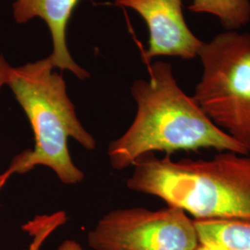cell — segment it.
Returning <instances> with one entry per match:
<instances>
[{"label": "cell", "instance_id": "6da1fadb", "mask_svg": "<svg viewBox=\"0 0 250 250\" xmlns=\"http://www.w3.org/2000/svg\"><path fill=\"white\" fill-rule=\"evenodd\" d=\"M148 79L133 83L136 114L128 130L107 147L112 168L124 170L146 154L178 151L247 153L206 116L193 97L180 87L170 63L147 65Z\"/></svg>", "mask_w": 250, "mask_h": 250}, {"label": "cell", "instance_id": "7a4b0ae2", "mask_svg": "<svg viewBox=\"0 0 250 250\" xmlns=\"http://www.w3.org/2000/svg\"><path fill=\"white\" fill-rule=\"evenodd\" d=\"M129 189L159 197L194 220L250 222V154L219 152L209 160L173 161L154 153L134 161Z\"/></svg>", "mask_w": 250, "mask_h": 250}, {"label": "cell", "instance_id": "3957f363", "mask_svg": "<svg viewBox=\"0 0 250 250\" xmlns=\"http://www.w3.org/2000/svg\"><path fill=\"white\" fill-rule=\"evenodd\" d=\"M49 56L36 62L10 67L6 84L31 124L35 146L17 155L5 172L0 174V191L9 177L23 174L37 166L53 170L66 185L83 180V173L73 163L68 148L72 137L85 149L96 148V140L83 128L69 99L66 83L53 72Z\"/></svg>", "mask_w": 250, "mask_h": 250}, {"label": "cell", "instance_id": "277c9868", "mask_svg": "<svg viewBox=\"0 0 250 250\" xmlns=\"http://www.w3.org/2000/svg\"><path fill=\"white\" fill-rule=\"evenodd\" d=\"M193 99L213 124L250 154V34L226 31L202 45Z\"/></svg>", "mask_w": 250, "mask_h": 250}, {"label": "cell", "instance_id": "5b68a950", "mask_svg": "<svg viewBox=\"0 0 250 250\" xmlns=\"http://www.w3.org/2000/svg\"><path fill=\"white\" fill-rule=\"evenodd\" d=\"M88 244L95 250H195L199 242L194 220L167 206L112 210L88 233Z\"/></svg>", "mask_w": 250, "mask_h": 250}, {"label": "cell", "instance_id": "8992f818", "mask_svg": "<svg viewBox=\"0 0 250 250\" xmlns=\"http://www.w3.org/2000/svg\"><path fill=\"white\" fill-rule=\"evenodd\" d=\"M118 7L134 9L146 21L148 47L143 53L147 65L156 57L193 60L204 44L188 27L182 0H114Z\"/></svg>", "mask_w": 250, "mask_h": 250}, {"label": "cell", "instance_id": "52a82bcc", "mask_svg": "<svg viewBox=\"0 0 250 250\" xmlns=\"http://www.w3.org/2000/svg\"><path fill=\"white\" fill-rule=\"evenodd\" d=\"M80 0H16L13 5V17L19 24L32 19L41 18L48 27L53 51L49 58L55 68L72 72L81 80L89 78V72L80 67L72 59L67 46L66 33L73 10Z\"/></svg>", "mask_w": 250, "mask_h": 250}, {"label": "cell", "instance_id": "ba28073f", "mask_svg": "<svg viewBox=\"0 0 250 250\" xmlns=\"http://www.w3.org/2000/svg\"><path fill=\"white\" fill-rule=\"evenodd\" d=\"M199 245L209 250H250V222L194 220Z\"/></svg>", "mask_w": 250, "mask_h": 250}, {"label": "cell", "instance_id": "9c48e42d", "mask_svg": "<svg viewBox=\"0 0 250 250\" xmlns=\"http://www.w3.org/2000/svg\"><path fill=\"white\" fill-rule=\"evenodd\" d=\"M188 9L215 16L226 31H236L250 21V0H193Z\"/></svg>", "mask_w": 250, "mask_h": 250}, {"label": "cell", "instance_id": "30bf717a", "mask_svg": "<svg viewBox=\"0 0 250 250\" xmlns=\"http://www.w3.org/2000/svg\"><path fill=\"white\" fill-rule=\"evenodd\" d=\"M67 216L64 211H58L51 215L36 216V218L22 226V229L32 237L28 250H39L49 235L60 226L65 224Z\"/></svg>", "mask_w": 250, "mask_h": 250}, {"label": "cell", "instance_id": "8fae6325", "mask_svg": "<svg viewBox=\"0 0 250 250\" xmlns=\"http://www.w3.org/2000/svg\"><path fill=\"white\" fill-rule=\"evenodd\" d=\"M10 67L11 66L7 62L6 59L0 55V89L4 84H6Z\"/></svg>", "mask_w": 250, "mask_h": 250}, {"label": "cell", "instance_id": "7c38bea8", "mask_svg": "<svg viewBox=\"0 0 250 250\" xmlns=\"http://www.w3.org/2000/svg\"><path fill=\"white\" fill-rule=\"evenodd\" d=\"M58 250H83L80 244L73 240H66L59 247Z\"/></svg>", "mask_w": 250, "mask_h": 250}, {"label": "cell", "instance_id": "4fadbf2b", "mask_svg": "<svg viewBox=\"0 0 250 250\" xmlns=\"http://www.w3.org/2000/svg\"><path fill=\"white\" fill-rule=\"evenodd\" d=\"M195 250H209L208 249H207L206 247H203V246H201V245H198L197 246V249Z\"/></svg>", "mask_w": 250, "mask_h": 250}]
</instances>
